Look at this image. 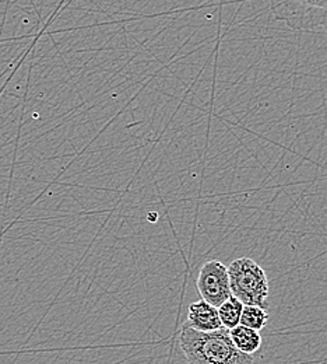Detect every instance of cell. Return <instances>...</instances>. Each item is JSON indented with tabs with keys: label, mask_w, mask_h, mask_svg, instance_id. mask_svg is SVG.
<instances>
[{
	"label": "cell",
	"mask_w": 327,
	"mask_h": 364,
	"mask_svg": "<svg viewBox=\"0 0 327 364\" xmlns=\"http://www.w3.org/2000/svg\"><path fill=\"white\" fill-rule=\"evenodd\" d=\"M179 348L187 364H253V356L235 348L226 328L200 332L184 323Z\"/></svg>",
	"instance_id": "1"
},
{
	"label": "cell",
	"mask_w": 327,
	"mask_h": 364,
	"mask_svg": "<svg viewBox=\"0 0 327 364\" xmlns=\"http://www.w3.org/2000/svg\"><path fill=\"white\" fill-rule=\"evenodd\" d=\"M228 277L233 296L243 306H256L267 310L269 280L263 268L250 258H238L230 264Z\"/></svg>",
	"instance_id": "2"
},
{
	"label": "cell",
	"mask_w": 327,
	"mask_h": 364,
	"mask_svg": "<svg viewBox=\"0 0 327 364\" xmlns=\"http://www.w3.org/2000/svg\"><path fill=\"white\" fill-rule=\"evenodd\" d=\"M276 20L301 33L327 31V0H269Z\"/></svg>",
	"instance_id": "3"
},
{
	"label": "cell",
	"mask_w": 327,
	"mask_h": 364,
	"mask_svg": "<svg viewBox=\"0 0 327 364\" xmlns=\"http://www.w3.org/2000/svg\"><path fill=\"white\" fill-rule=\"evenodd\" d=\"M196 286L201 300L217 309L233 296L228 269L220 261H209L200 268Z\"/></svg>",
	"instance_id": "4"
},
{
	"label": "cell",
	"mask_w": 327,
	"mask_h": 364,
	"mask_svg": "<svg viewBox=\"0 0 327 364\" xmlns=\"http://www.w3.org/2000/svg\"><path fill=\"white\" fill-rule=\"evenodd\" d=\"M187 326L200 332H213L223 328L217 307L204 300L192 303L187 311Z\"/></svg>",
	"instance_id": "5"
},
{
	"label": "cell",
	"mask_w": 327,
	"mask_h": 364,
	"mask_svg": "<svg viewBox=\"0 0 327 364\" xmlns=\"http://www.w3.org/2000/svg\"><path fill=\"white\" fill-rule=\"evenodd\" d=\"M230 338L238 350L246 355H255L262 346V336L259 331L238 325L233 329H228Z\"/></svg>",
	"instance_id": "6"
},
{
	"label": "cell",
	"mask_w": 327,
	"mask_h": 364,
	"mask_svg": "<svg viewBox=\"0 0 327 364\" xmlns=\"http://www.w3.org/2000/svg\"><path fill=\"white\" fill-rule=\"evenodd\" d=\"M217 310H218V317H220L223 328L233 329V328L239 325L242 310H243V304L236 297L231 296Z\"/></svg>",
	"instance_id": "7"
},
{
	"label": "cell",
	"mask_w": 327,
	"mask_h": 364,
	"mask_svg": "<svg viewBox=\"0 0 327 364\" xmlns=\"http://www.w3.org/2000/svg\"><path fill=\"white\" fill-rule=\"evenodd\" d=\"M269 317L270 316L265 309H260L256 306H243L239 325H243L255 331H262L267 325Z\"/></svg>",
	"instance_id": "8"
}]
</instances>
